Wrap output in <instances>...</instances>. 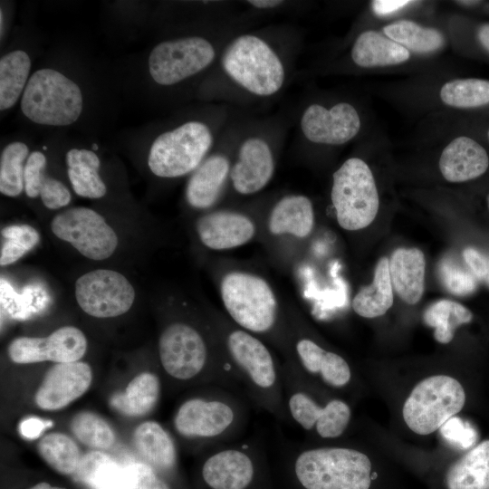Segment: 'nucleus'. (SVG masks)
<instances>
[{
	"label": "nucleus",
	"mask_w": 489,
	"mask_h": 489,
	"mask_svg": "<svg viewBox=\"0 0 489 489\" xmlns=\"http://www.w3.org/2000/svg\"><path fill=\"white\" fill-rule=\"evenodd\" d=\"M463 257L465 264L477 280L489 286V254L474 247H466L463 251Z\"/></svg>",
	"instance_id": "obj_46"
},
{
	"label": "nucleus",
	"mask_w": 489,
	"mask_h": 489,
	"mask_svg": "<svg viewBox=\"0 0 489 489\" xmlns=\"http://www.w3.org/2000/svg\"><path fill=\"white\" fill-rule=\"evenodd\" d=\"M196 230L201 243L216 251L234 249L247 244L255 235L252 218L234 210H216L200 216Z\"/></svg>",
	"instance_id": "obj_23"
},
{
	"label": "nucleus",
	"mask_w": 489,
	"mask_h": 489,
	"mask_svg": "<svg viewBox=\"0 0 489 489\" xmlns=\"http://www.w3.org/2000/svg\"><path fill=\"white\" fill-rule=\"evenodd\" d=\"M221 123V111L213 107L179 108L166 119L123 131L117 142L138 154L155 177L178 178L190 175L213 150Z\"/></svg>",
	"instance_id": "obj_4"
},
{
	"label": "nucleus",
	"mask_w": 489,
	"mask_h": 489,
	"mask_svg": "<svg viewBox=\"0 0 489 489\" xmlns=\"http://www.w3.org/2000/svg\"><path fill=\"white\" fill-rule=\"evenodd\" d=\"M43 461L55 472L73 476L81 459V451L76 443L63 433L54 432L43 436L37 445Z\"/></svg>",
	"instance_id": "obj_38"
},
{
	"label": "nucleus",
	"mask_w": 489,
	"mask_h": 489,
	"mask_svg": "<svg viewBox=\"0 0 489 489\" xmlns=\"http://www.w3.org/2000/svg\"><path fill=\"white\" fill-rule=\"evenodd\" d=\"M331 199L343 229L356 231L373 222L379 199L373 174L365 161L350 158L333 173Z\"/></svg>",
	"instance_id": "obj_8"
},
{
	"label": "nucleus",
	"mask_w": 489,
	"mask_h": 489,
	"mask_svg": "<svg viewBox=\"0 0 489 489\" xmlns=\"http://www.w3.org/2000/svg\"><path fill=\"white\" fill-rule=\"evenodd\" d=\"M123 104L115 62L83 40L63 37L38 59L17 120L35 135L65 132L100 139L113 128Z\"/></svg>",
	"instance_id": "obj_1"
},
{
	"label": "nucleus",
	"mask_w": 489,
	"mask_h": 489,
	"mask_svg": "<svg viewBox=\"0 0 489 489\" xmlns=\"http://www.w3.org/2000/svg\"><path fill=\"white\" fill-rule=\"evenodd\" d=\"M295 353L302 369L319 377L332 388H342L351 379L348 362L339 354L324 350L308 338H301L295 343Z\"/></svg>",
	"instance_id": "obj_28"
},
{
	"label": "nucleus",
	"mask_w": 489,
	"mask_h": 489,
	"mask_svg": "<svg viewBox=\"0 0 489 489\" xmlns=\"http://www.w3.org/2000/svg\"><path fill=\"white\" fill-rule=\"evenodd\" d=\"M232 163L226 150L214 148L187 179L185 188L187 205L197 210L214 206L230 181Z\"/></svg>",
	"instance_id": "obj_21"
},
{
	"label": "nucleus",
	"mask_w": 489,
	"mask_h": 489,
	"mask_svg": "<svg viewBox=\"0 0 489 489\" xmlns=\"http://www.w3.org/2000/svg\"><path fill=\"white\" fill-rule=\"evenodd\" d=\"M72 477L91 489H125L126 484L125 467L101 451L83 455Z\"/></svg>",
	"instance_id": "obj_35"
},
{
	"label": "nucleus",
	"mask_w": 489,
	"mask_h": 489,
	"mask_svg": "<svg viewBox=\"0 0 489 489\" xmlns=\"http://www.w3.org/2000/svg\"><path fill=\"white\" fill-rule=\"evenodd\" d=\"M465 403L461 383L447 375H435L418 382L406 399L402 414L416 434L429 435L455 417Z\"/></svg>",
	"instance_id": "obj_9"
},
{
	"label": "nucleus",
	"mask_w": 489,
	"mask_h": 489,
	"mask_svg": "<svg viewBox=\"0 0 489 489\" xmlns=\"http://www.w3.org/2000/svg\"><path fill=\"white\" fill-rule=\"evenodd\" d=\"M357 110L348 102L327 108L319 103L308 105L300 118L303 138L315 144L338 146L352 139L360 129Z\"/></svg>",
	"instance_id": "obj_18"
},
{
	"label": "nucleus",
	"mask_w": 489,
	"mask_h": 489,
	"mask_svg": "<svg viewBox=\"0 0 489 489\" xmlns=\"http://www.w3.org/2000/svg\"><path fill=\"white\" fill-rule=\"evenodd\" d=\"M92 371L82 361L56 363L45 374L34 401L43 410H58L82 397L90 388Z\"/></svg>",
	"instance_id": "obj_20"
},
{
	"label": "nucleus",
	"mask_w": 489,
	"mask_h": 489,
	"mask_svg": "<svg viewBox=\"0 0 489 489\" xmlns=\"http://www.w3.org/2000/svg\"><path fill=\"white\" fill-rule=\"evenodd\" d=\"M393 304V287L389 275V260L378 262L371 284L363 286L352 300V309L363 318H376L387 312Z\"/></svg>",
	"instance_id": "obj_33"
},
{
	"label": "nucleus",
	"mask_w": 489,
	"mask_h": 489,
	"mask_svg": "<svg viewBox=\"0 0 489 489\" xmlns=\"http://www.w3.org/2000/svg\"><path fill=\"white\" fill-rule=\"evenodd\" d=\"M51 229L59 239L91 260L109 258L118 245L115 231L101 214L89 207L63 210L53 218Z\"/></svg>",
	"instance_id": "obj_13"
},
{
	"label": "nucleus",
	"mask_w": 489,
	"mask_h": 489,
	"mask_svg": "<svg viewBox=\"0 0 489 489\" xmlns=\"http://www.w3.org/2000/svg\"><path fill=\"white\" fill-rule=\"evenodd\" d=\"M55 155L62 161L68 182L79 197L101 199L109 193V187L102 174L105 165V149L100 139L56 132L45 136Z\"/></svg>",
	"instance_id": "obj_10"
},
{
	"label": "nucleus",
	"mask_w": 489,
	"mask_h": 489,
	"mask_svg": "<svg viewBox=\"0 0 489 489\" xmlns=\"http://www.w3.org/2000/svg\"><path fill=\"white\" fill-rule=\"evenodd\" d=\"M52 426V422L43 420L38 417H29L24 419L19 424L20 434L28 439L37 438L41 433L48 427Z\"/></svg>",
	"instance_id": "obj_48"
},
{
	"label": "nucleus",
	"mask_w": 489,
	"mask_h": 489,
	"mask_svg": "<svg viewBox=\"0 0 489 489\" xmlns=\"http://www.w3.org/2000/svg\"><path fill=\"white\" fill-rule=\"evenodd\" d=\"M156 35L143 50L117 62L124 103L146 110L179 106L197 92L235 34L205 15L155 8Z\"/></svg>",
	"instance_id": "obj_2"
},
{
	"label": "nucleus",
	"mask_w": 489,
	"mask_h": 489,
	"mask_svg": "<svg viewBox=\"0 0 489 489\" xmlns=\"http://www.w3.org/2000/svg\"><path fill=\"white\" fill-rule=\"evenodd\" d=\"M424 254L417 248H398L389 260L391 284L398 297L408 304H416L425 288Z\"/></svg>",
	"instance_id": "obj_27"
},
{
	"label": "nucleus",
	"mask_w": 489,
	"mask_h": 489,
	"mask_svg": "<svg viewBox=\"0 0 489 489\" xmlns=\"http://www.w3.org/2000/svg\"><path fill=\"white\" fill-rule=\"evenodd\" d=\"M487 204H488V207H489V195L487 197Z\"/></svg>",
	"instance_id": "obj_54"
},
{
	"label": "nucleus",
	"mask_w": 489,
	"mask_h": 489,
	"mask_svg": "<svg viewBox=\"0 0 489 489\" xmlns=\"http://www.w3.org/2000/svg\"><path fill=\"white\" fill-rule=\"evenodd\" d=\"M296 54L294 34L277 29L235 34L225 44L196 98L265 100L288 82Z\"/></svg>",
	"instance_id": "obj_3"
},
{
	"label": "nucleus",
	"mask_w": 489,
	"mask_h": 489,
	"mask_svg": "<svg viewBox=\"0 0 489 489\" xmlns=\"http://www.w3.org/2000/svg\"><path fill=\"white\" fill-rule=\"evenodd\" d=\"M5 239L1 247L0 265L6 266L22 258L40 241V235L29 225H11L1 230Z\"/></svg>",
	"instance_id": "obj_42"
},
{
	"label": "nucleus",
	"mask_w": 489,
	"mask_h": 489,
	"mask_svg": "<svg viewBox=\"0 0 489 489\" xmlns=\"http://www.w3.org/2000/svg\"><path fill=\"white\" fill-rule=\"evenodd\" d=\"M439 430L443 437L460 449L473 448L478 439L476 429L458 417H451Z\"/></svg>",
	"instance_id": "obj_45"
},
{
	"label": "nucleus",
	"mask_w": 489,
	"mask_h": 489,
	"mask_svg": "<svg viewBox=\"0 0 489 489\" xmlns=\"http://www.w3.org/2000/svg\"><path fill=\"white\" fill-rule=\"evenodd\" d=\"M314 225L313 206L309 197L290 194L281 197L268 217V230L274 235H289L302 239L310 235Z\"/></svg>",
	"instance_id": "obj_29"
},
{
	"label": "nucleus",
	"mask_w": 489,
	"mask_h": 489,
	"mask_svg": "<svg viewBox=\"0 0 489 489\" xmlns=\"http://www.w3.org/2000/svg\"><path fill=\"white\" fill-rule=\"evenodd\" d=\"M160 393L158 376L142 372L133 378L122 393L114 394L110 405L128 417H141L149 413L156 406Z\"/></svg>",
	"instance_id": "obj_34"
},
{
	"label": "nucleus",
	"mask_w": 489,
	"mask_h": 489,
	"mask_svg": "<svg viewBox=\"0 0 489 489\" xmlns=\"http://www.w3.org/2000/svg\"><path fill=\"white\" fill-rule=\"evenodd\" d=\"M160 363L168 375L187 381L206 367L208 350L202 335L183 322L168 325L158 340Z\"/></svg>",
	"instance_id": "obj_16"
},
{
	"label": "nucleus",
	"mask_w": 489,
	"mask_h": 489,
	"mask_svg": "<svg viewBox=\"0 0 489 489\" xmlns=\"http://www.w3.org/2000/svg\"><path fill=\"white\" fill-rule=\"evenodd\" d=\"M444 103L455 108H476L489 103V81L468 78L445 83L440 90Z\"/></svg>",
	"instance_id": "obj_40"
},
{
	"label": "nucleus",
	"mask_w": 489,
	"mask_h": 489,
	"mask_svg": "<svg viewBox=\"0 0 489 489\" xmlns=\"http://www.w3.org/2000/svg\"><path fill=\"white\" fill-rule=\"evenodd\" d=\"M437 273L444 287L455 295H469L477 288V278L468 266L462 265L449 255L440 260Z\"/></svg>",
	"instance_id": "obj_43"
},
{
	"label": "nucleus",
	"mask_w": 489,
	"mask_h": 489,
	"mask_svg": "<svg viewBox=\"0 0 489 489\" xmlns=\"http://www.w3.org/2000/svg\"><path fill=\"white\" fill-rule=\"evenodd\" d=\"M424 322L435 329L434 338L442 344L449 343L455 330L473 320V313L463 304L442 299L430 304L423 314Z\"/></svg>",
	"instance_id": "obj_36"
},
{
	"label": "nucleus",
	"mask_w": 489,
	"mask_h": 489,
	"mask_svg": "<svg viewBox=\"0 0 489 489\" xmlns=\"http://www.w3.org/2000/svg\"><path fill=\"white\" fill-rule=\"evenodd\" d=\"M28 489H65V488L61 487V486L53 485V484H51L50 483H47V482H40V483H37V484L32 485Z\"/></svg>",
	"instance_id": "obj_52"
},
{
	"label": "nucleus",
	"mask_w": 489,
	"mask_h": 489,
	"mask_svg": "<svg viewBox=\"0 0 489 489\" xmlns=\"http://www.w3.org/2000/svg\"><path fill=\"white\" fill-rule=\"evenodd\" d=\"M277 136L265 127H254L240 134L230 171V184L239 195L262 191L275 171Z\"/></svg>",
	"instance_id": "obj_12"
},
{
	"label": "nucleus",
	"mask_w": 489,
	"mask_h": 489,
	"mask_svg": "<svg viewBox=\"0 0 489 489\" xmlns=\"http://www.w3.org/2000/svg\"><path fill=\"white\" fill-rule=\"evenodd\" d=\"M350 56L356 65L372 68L402 63L409 59L410 52L379 33L369 30L357 37Z\"/></svg>",
	"instance_id": "obj_31"
},
{
	"label": "nucleus",
	"mask_w": 489,
	"mask_h": 489,
	"mask_svg": "<svg viewBox=\"0 0 489 489\" xmlns=\"http://www.w3.org/2000/svg\"><path fill=\"white\" fill-rule=\"evenodd\" d=\"M236 403L225 395L220 398H192L176 412L174 426L187 438L221 440L232 434L241 422Z\"/></svg>",
	"instance_id": "obj_14"
},
{
	"label": "nucleus",
	"mask_w": 489,
	"mask_h": 489,
	"mask_svg": "<svg viewBox=\"0 0 489 489\" xmlns=\"http://www.w3.org/2000/svg\"><path fill=\"white\" fill-rule=\"evenodd\" d=\"M36 143L31 152L24 170V190L28 198H39L50 210L68 206L72 201L69 187L50 172L52 152L44 138Z\"/></svg>",
	"instance_id": "obj_22"
},
{
	"label": "nucleus",
	"mask_w": 489,
	"mask_h": 489,
	"mask_svg": "<svg viewBox=\"0 0 489 489\" xmlns=\"http://www.w3.org/2000/svg\"><path fill=\"white\" fill-rule=\"evenodd\" d=\"M41 31L31 23L14 25L0 49V113L18 107L38 59L44 52Z\"/></svg>",
	"instance_id": "obj_11"
},
{
	"label": "nucleus",
	"mask_w": 489,
	"mask_h": 489,
	"mask_svg": "<svg viewBox=\"0 0 489 489\" xmlns=\"http://www.w3.org/2000/svg\"><path fill=\"white\" fill-rule=\"evenodd\" d=\"M220 296L230 318L253 334H264L275 326L278 302L271 285L263 277L243 271L225 274Z\"/></svg>",
	"instance_id": "obj_6"
},
{
	"label": "nucleus",
	"mask_w": 489,
	"mask_h": 489,
	"mask_svg": "<svg viewBox=\"0 0 489 489\" xmlns=\"http://www.w3.org/2000/svg\"><path fill=\"white\" fill-rule=\"evenodd\" d=\"M286 407L297 425L306 431L314 430L324 439L341 436L351 417L350 408L343 400L334 398L321 407L309 394L296 388L289 392Z\"/></svg>",
	"instance_id": "obj_19"
},
{
	"label": "nucleus",
	"mask_w": 489,
	"mask_h": 489,
	"mask_svg": "<svg viewBox=\"0 0 489 489\" xmlns=\"http://www.w3.org/2000/svg\"><path fill=\"white\" fill-rule=\"evenodd\" d=\"M248 5L254 9L259 11H268L278 9L283 6L286 2L281 0H250L245 2Z\"/></svg>",
	"instance_id": "obj_50"
},
{
	"label": "nucleus",
	"mask_w": 489,
	"mask_h": 489,
	"mask_svg": "<svg viewBox=\"0 0 489 489\" xmlns=\"http://www.w3.org/2000/svg\"><path fill=\"white\" fill-rule=\"evenodd\" d=\"M75 298L87 314L96 318H112L130 309L135 300V290L120 273L99 269L77 279Z\"/></svg>",
	"instance_id": "obj_15"
},
{
	"label": "nucleus",
	"mask_w": 489,
	"mask_h": 489,
	"mask_svg": "<svg viewBox=\"0 0 489 489\" xmlns=\"http://www.w3.org/2000/svg\"><path fill=\"white\" fill-rule=\"evenodd\" d=\"M411 3L409 0H375L371 2V7L377 15L383 16L394 14Z\"/></svg>",
	"instance_id": "obj_49"
},
{
	"label": "nucleus",
	"mask_w": 489,
	"mask_h": 489,
	"mask_svg": "<svg viewBox=\"0 0 489 489\" xmlns=\"http://www.w3.org/2000/svg\"><path fill=\"white\" fill-rule=\"evenodd\" d=\"M86 350L87 340L83 332L74 326H62L47 337L15 338L8 346V356L17 364L65 363L79 361Z\"/></svg>",
	"instance_id": "obj_17"
},
{
	"label": "nucleus",
	"mask_w": 489,
	"mask_h": 489,
	"mask_svg": "<svg viewBox=\"0 0 489 489\" xmlns=\"http://www.w3.org/2000/svg\"><path fill=\"white\" fill-rule=\"evenodd\" d=\"M477 38L482 46L489 53V24H484L478 28Z\"/></svg>",
	"instance_id": "obj_51"
},
{
	"label": "nucleus",
	"mask_w": 489,
	"mask_h": 489,
	"mask_svg": "<svg viewBox=\"0 0 489 489\" xmlns=\"http://www.w3.org/2000/svg\"><path fill=\"white\" fill-rule=\"evenodd\" d=\"M153 10L148 2L117 1L106 3L104 12L110 27L127 35L151 27Z\"/></svg>",
	"instance_id": "obj_39"
},
{
	"label": "nucleus",
	"mask_w": 489,
	"mask_h": 489,
	"mask_svg": "<svg viewBox=\"0 0 489 489\" xmlns=\"http://www.w3.org/2000/svg\"><path fill=\"white\" fill-rule=\"evenodd\" d=\"M254 471V460L244 448L226 447L207 457L201 475L210 489H246Z\"/></svg>",
	"instance_id": "obj_24"
},
{
	"label": "nucleus",
	"mask_w": 489,
	"mask_h": 489,
	"mask_svg": "<svg viewBox=\"0 0 489 489\" xmlns=\"http://www.w3.org/2000/svg\"><path fill=\"white\" fill-rule=\"evenodd\" d=\"M134 445L144 459L160 474L171 472L177 465V449L165 428L155 421H145L133 433Z\"/></svg>",
	"instance_id": "obj_30"
},
{
	"label": "nucleus",
	"mask_w": 489,
	"mask_h": 489,
	"mask_svg": "<svg viewBox=\"0 0 489 489\" xmlns=\"http://www.w3.org/2000/svg\"><path fill=\"white\" fill-rule=\"evenodd\" d=\"M35 134L22 129L1 139L0 192L17 197L24 190V170L27 159L36 145Z\"/></svg>",
	"instance_id": "obj_26"
},
{
	"label": "nucleus",
	"mask_w": 489,
	"mask_h": 489,
	"mask_svg": "<svg viewBox=\"0 0 489 489\" xmlns=\"http://www.w3.org/2000/svg\"><path fill=\"white\" fill-rule=\"evenodd\" d=\"M384 34L408 51L428 53L444 44L443 34L430 27L422 26L410 20H399L383 28Z\"/></svg>",
	"instance_id": "obj_37"
},
{
	"label": "nucleus",
	"mask_w": 489,
	"mask_h": 489,
	"mask_svg": "<svg viewBox=\"0 0 489 489\" xmlns=\"http://www.w3.org/2000/svg\"><path fill=\"white\" fill-rule=\"evenodd\" d=\"M14 2H0V49L5 46L14 30Z\"/></svg>",
	"instance_id": "obj_47"
},
{
	"label": "nucleus",
	"mask_w": 489,
	"mask_h": 489,
	"mask_svg": "<svg viewBox=\"0 0 489 489\" xmlns=\"http://www.w3.org/2000/svg\"><path fill=\"white\" fill-rule=\"evenodd\" d=\"M372 465L364 453L349 447H315L295 457L293 472L304 489H369Z\"/></svg>",
	"instance_id": "obj_5"
},
{
	"label": "nucleus",
	"mask_w": 489,
	"mask_h": 489,
	"mask_svg": "<svg viewBox=\"0 0 489 489\" xmlns=\"http://www.w3.org/2000/svg\"><path fill=\"white\" fill-rule=\"evenodd\" d=\"M457 3H461L462 5H472L479 2L478 1H457Z\"/></svg>",
	"instance_id": "obj_53"
},
{
	"label": "nucleus",
	"mask_w": 489,
	"mask_h": 489,
	"mask_svg": "<svg viewBox=\"0 0 489 489\" xmlns=\"http://www.w3.org/2000/svg\"><path fill=\"white\" fill-rule=\"evenodd\" d=\"M486 150L475 139L460 136L454 139L442 151L439 169L444 178L458 183L475 179L488 168Z\"/></svg>",
	"instance_id": "obj_25"
},
{
	"label": "nucleus",
	"mask_w": 489,
	"mask_h": 489,
	"mask_svg": "<svg viewBox=\"0 0 489 489\" xmlns=\"http://www.w3.org/2000/svg\"><path fill=\"white\" fill-rule=\"evenodd\" d=\"M70 428L81 443L94 449H107L115 441V433L108 422L91 411L77 413L71 420Z\"/></svg>",
	"instance_id": "obj_41"
},
{
	"label": "nucleus",
	"mask_w": 489,
	"mask_h": 489,
	"mask_svg": "<svg viewBox=\"0 0 489 489\" xmlns=\"http://www.w3.org/2000/svg\"><path fill=\"white\" fill-rule=\"evenodd\" d=\"M487 136H488V139H489V129H488V132H487Z\"/></svg>",
	"instance_id": "obj_55"
},
{
	"label": "nucleus",
	"mask_w": 489,
	"mask_h": 489,
	"mask_svg": "<svg viewBox=\"0 0 489 489\" xmlns=\"http://www.w3.org/2000/svg\"><path fill=\"white\" fill-rule=\"evenodd\" d=\"M225 348L230 360L257 400L282 416L281 377L267 346L254 334L242 329L229 331Z\"/></svg>",
	"instance_id": "obj_7"
},
{
	"label": "nucleus",
	"mask_w": 489,
	"mask_h": 489,
	"mask_svg": "<svg viewBox=\"0 0 489 489\" xmlns=\"http://www.w3.org/2000/svg\"><path fill=\"white\" fill-rule=\"evenodd\" d=\"M125 470V489H171L160 473L145 462L131 463Z\"/></svg>",
	"instance_id": "obj_44"
},
{
	"label": "nucleus",
	"mask_w": 489,
	"mask_h": 489,
	"mask_svg": "<svg viewBox=\"0 0 489 489\" xmlns=\"http://www.w3.org/2000/svg\"><path fill=\"white\" fill-rule=\"evenodd\" d=\"M447 489H489V440L454 462L445 475Z\"/></svg>",
	"instance_id": "obj_32"
}]
</instances>
